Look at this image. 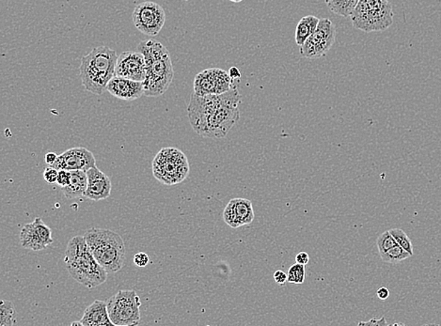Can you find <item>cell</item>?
<instances>
[{
  "label": "cell",
  "instance_id": "6da1fadb",
  "mask_svg": "<svg viewBox=\"0 0 441 326\" xmlns=\"http://www.w3.org/2000/svg\"><path fill=\"white\" fill-rule=\"evenodd\" d=\"M238 88L227 93L198 96L192 93L188 106V120L194 131L204 138H223L240 118Z\"/></svg>",
  "mask_w": 441,
  "mask_h": 326
},
{
  "label": "cell",
  "instance_id": "7a4b0ae2",
  "mask_svg": "<svg viewBox=\"0 0 441 326\" xmlns=\"http://www.w3.org/2000/svg\"><path fill=\"white\" fill-rule=\"evenodd\" d=\"M138 51L146 61V76L143 81L144 96L158 97L168 90L174 76L173 64L168 50L156 40L141 41Z\"/></svg>",
  "mask_w": 441,
  "mask_h": 326
},
{
  "label": "cell",
  "instance_id": "3957f363",
  "mask_svg": "<svg viewBox=\"0 0 441 326\" xmlns=\"http://www.w3.org/2000/svg\"><path fill=\"white\" fill-rule=\"evenodd\" d=\"M64 262L71 277L88 289L102 285L108 280V272L93 257L85 236H76L70 240Z\"/></svg>",
  "mask_w": 441,
  "mask_h": 326
},
{
  "label": "cell",
  "instance_id": "277c9868",
  "mask_svg": "<svg viewBox=\"0 0 441 326\" xmlns=\"http://www.w3.org/2000/svg\"><path fill=\"white\" fill-rule=\"evenodd\" d=\"M118 56L108 46L96 47L81 58L79 75L83 87L88 93L101 96L115 76Z\"/></svg>",
  "mask_w": 441,
  "mask_h": 326
},
{
  "label": "cell",
  "instance_id": "5b68a950",
  "mask_svg": "<svg viewBox=\"0 0 441 326\" xmlns=\"http://www.w3.org/2000/svg\"><path fill=\"white\" fill-rule=\"evenodd\" d=\"M91 253L108 272H117L126 260V245L119 234L109 230L93 229L85 233Z\"/></svg>",
  "mask_w": 441,
  "mask_h": 326
},
{
  "label": "cell",
  "instance_id": "8992f818",
  "mask_svg": "<svg viewBox=\"0 0 441 326\" xmlns=\"http://www.w3.org/2000/svg\"><path fill=\"white\" fill-rule=\"evenodd\" d=\"M393 9L389 0H360L351 16L354 28L371 34L386 31L393 24Z\"/></svg>",
  "mask_w": 441,
  "mask_h": 326
},
{
  "label": "cell",
  "instance_id": "52a82bcc",
  "mask_svg": "<svg viewBox=\"0 0 441 326\" xmlns=\"http://www.w3.org/2000/svg\"><path fill=\"white\" fill-rule=\"evenodd\" d=\"M189 173L188 159L176 148H164L153 162L156 179L167 185H174L186 179Z\"/></svg>",
  "mask_w": 441,
  "mask_h": 326
},
{
  "label": "cell",
  "instance_id": "ba28073f",
  "mask_svg": "<svg viewBox=\"0 0 441 326\" xmlns=\"http://www.w3.org/2000/svg\"><path fill=\"white\" fill-rule=\"evenodd\" d=\"M109 318L118 326L138 325L141 301L135 290H120L106 302Z\"/></svg>",
  "mask_w": 441,
  "mask_h": 326
},
{
  "label": "cell",
  "instance_id": "9c48e42d",
  "mask_svg": "<svg viewBox=\"0 0 441 326\" xmlns=\"http://www.w3.org/2000/svg\"><path fill=\"white\" fill-rule=\"evenodd\" d=\"M335 39L336 28L333 21L328 19H320L312 36L300 46V54L308 59L324 57L335 43Z\"/></svg>",
  "mask_w": 441,
  "mask_h": 326
},
{
  "label": "cell",
  "instance_id": "30bf717a",
  "mask_svg": "<svg viewBox=\"0 0 441 326\" xmlns=\"http://www.w3.org/2000/svg\"><path fill=\"white\" fill-rule=\"evenodd\" d=\"M132 19L138 31L147 36L153 37L161 34L166 22V13L158 3L145 1L136 6Z\"/></svg>",
  "mask_w": 441,
  "mask_h": 326
},
{
  "label": "cell",
  "instance_id": "8fae6325",
  "mask_svg": "<svg viewBox=\"0 0 441 326\" xmlns=\"http://www.w3.org/2000/svg\"><path fill=\"white\" fill-rule=\"evenodd\" d=\"M233 81L226 71L220 68L206 69L195 76L194 93L201 96L225 93L233 88Z\"/></svg>",
  "mask_w": 441,
  "mask_h": 326
},
{
  "label": "cell",
  "instance_id": "7c38bea8",
  "mask_svg": "<svg viewBox=\"0 0 441 326\" xmlns=\"http://www.w3.org/2000/svg\"><path fill=\"white\" fill-rule=\"evenodd\" d=\"M20 242L23 248L34 251L46 250L53 244L52 231L41 218H35L32 223L26 224L20 233Z\"/></svg>",
  "mask_w": 441,
  "mask_h": 326
},
{
  "label": "cell",
  "instance_id": "4fadbf2b",
  "mask_svg": "<svg viewBox=\"0 0 441 326\" xmlns=\"http://www.w3.org/2000/svg\"><path fill=\"white\" fill-rule=\"evenodd\" d=\"M52 167L57 168L58 170L88 171L90 168L96 167V160L93 153L86 148L76 147L65 151L59 156L57 161L52 165Z\"/></svg>",
  "mask_w": 441,
  "mask_h": 326
},
{
  "label": "cell",
  "instance_id": "5bb4252c",
  "mask_svg": "<svg viewBox=\"0 0 441 326\" xmlns=\"http://www.w3.org/2000/svg\"><path fill=\"white\" fill-rule=\"evenodd\" d=\"M115 76L143 82L146 61L140 51H126L118 56Z\"/></svg>",
  "mask_w": 441,
  "mask_h": 326
},
{
  "label": "cell",
  "instance_id": "9a60e30c",
  "mask_svg": "<svg viewBox=\"0 0 441 326\" xmlns=\"http://www.w3.org/2000/svg\"><path fill=\"white\" fill-rule=\"evenodd\" d=\"M106 91L112 96L128 102L144 96L143 82L116 76L108 83Z\"/></svg>",
  "mask_w": 441,
  "mask_h": 326
},
{
  "label": "cell",
  "instance_id": "2e32d148",
  "mask_svg": "<svg viewBox=\"0 0 441 326\" xmlns=\"http://www.w3.org/2000/svg\"><path fill=\"white\" fill-rule=\"evenodd\" d=\"M88 188L84 198L88 200L99 201L109 198L111 193V182L109 178L102 171L93 167L87 171Z\"/></svg>",
  "mask_w": 441,
  "mask_h": 326
},
{
  "label": "cell",
  "instance_id": "e0dca14e",
  "mask_svg": "<svg viewBox=\"0 0 441 326\" xmlns=\"http://www.w3.org/2000/svg\"><path fill=\"white\" fill-rule=\"evenodd\" d=\"M82 326L113 325L109 318L106 302L96 300L84 311L81 319Z\"/></svg>",
  "mask_w": 441,
  "mask_h": 326
},
{
  "label": "cell",
  "instance_id": "ac0fdd59",
  "mask_svg": "<svg viewBox=\"0 0 441 326\" xmlns=\"http://www.w3.org/2000/svg\"><path fill=\"white\" fill-rule=\"evenodd\" d=\"M70 182L64 188H61L65 197L73 198L84 197L88 188L87 171L74 170L70 171Z\"/></svg>",
  "mask_w": 441,
  "mask_h": 326
},
{
  "label": "cell",
  "instance_id": "d6986e66",
  "mask_svg": "<svg viewBox=\"0 0 441 326\" xmlns=\"http://www.w3.org/2000/svg\"><path fill=\"white\" fill-rule=\"evenodd\" d=\"M320 19L315 16H307L302 17L295 29V43L298 46H303L305 41L312 36L313 32L318 29Z\"/></svg>",
  "mask_w": 441,
  "mask_h": 326
},
{
  "label": "cell",
  "instance_id": "ffe728a7",
  "mask_svg": "<svg viewBox=\"0 0 441 326\" xmlns=\"http://www.w3.org/2000/svg\"><path fill=\"white\" fill-rule=\"evenodd\" d=\"M359 1L360 0H325V5L331 13L345 19L351 17Z\"/></svg>",
  "mask_w": 441,
  "mask_h": 326
},
{
  "label": "cell",
  "instance_id": "44dd1931",
  "mask_svg": "<svg viewBox=\"0 0 441 326\" xmlns=\"http://www.w3.org/2000/svg\"><path fill=\"white\" fill-rule=\"evenodd\" d=\"M235 210L242 226L253 223L254 211L253 203L247 198H235Z\"/></svg>",
  "mask_w": 441,
  "mask_h": 326
},
{
  "label": "cell",
  "instance_id": "7402d4cb",
  "mask_svg": "<svg viewBox=\"0 0 441 326\" xmlns=\"http://www.w3.org/2000/svg\"><path fill=\"white\" fill-rule=\"evenodd\" d=\"M16 324V310L10 301L0 302V326H13Z\"/></svg>",
  "mask_w": 441,
  "mask_h": 326
},
{
  "label": "cell",
  "instance_id": "603a6c76",
  "mask_svg": "<svg viewBox=\"0 0 441 326\" xmlns=\"http://www.w3.org/2000/svg\"><path fill=\"white\" fill-rule=\"evenodd\" d=\"M380 257L384 263L397 265V263L412 256L407 251H405L404 248H401L400 245H396L395 247L390 248L389 250L380 254Z\"/></svg>",
  "mask_w": 441,
  "mask_h": 326
},
{
  "label": "cell",
  "instance_id": "cb8c5ba5",
  "mask_svg": "<svg viewBox=\"0 0 441 326\" xmlns=\"http://www.w3.org/2000/svg\"><path fill=\"white\" fill-rule=\"evenodd\" d=\"M223 218L225 223L229 225L233 229H238V228L242 226L240 221H239L238 213H236L235 198L228 203L226 208L224 210Z\"/></svg>",
  "mask_w": 441,
  "mask_h": 326
},
{
  "label": "cell",
  "instance_id": "d4e9b609",
  "mask_svg": "<svg viewBox=\"0 0 441 326\" xmlns=\"http://www.w3.org/2000/svg\"><path fill=\"white\" fill-rule=\"evenodd\" d=\"M390 233L395 237L397 244L400 245L401 248H404L405 251H407L411 256H413L412 243H411V240L410 237L407 236V234L402 229H392L390 230Z\"/></svg>",
  "mask_w": 441,
  "mask_h": 326
},
{
  "label": "cell",
  "instance_id": "484cf974",
  "mask_svg": "<svg viewBox=\"0 0 441 326\" xmlns=\"http://www.w3.org/2000/svg\"><path fill=\"white\" fill-rule=\"evenodd\" d=\"M287 275H288L289 283L303 284L305 277H306L305 265H300V263H295V265H293L291 268H289Z\"/></svg>",
  "mask_w": 441,
  "mask_h": 326
},
{
  "label": "cell",
  "instance_id": "4316f807",
  "mask_svg": "<svg viewBox=\"0 0 441 326\" xmlns=\"http://www.w3.org/2000/svg\"><path fill=\"white\" fill-rule=\"evenodd\" d=\"M396 245H398L397 242L395 241V237L390 234V230L385 231L380 236H378L377 240V245L380 254L384 253V252L389 250L390 248L395 247Z\"/></svg>",
  "mask_w": 441,
  "mask_h": 326
},
{
  "label": "cell",
  "instance_id": "83f0119b",
  "mask_svg": "<svg viewBox=\"0 0 441 326\" xmlns=\"http://www.w3.org/2000/svg\"><path fill=\"white\" fill-rule=\"evenodd\" d=\"M59 170L54 167L46 168L44 171V179L49 185L57 183Z\"/></svg>",
  "mask_w": 441,
  "mask_h": 326
},
{
  "label": "cell",
  "instance_id": "f1b7e54d",
  "mask_svg": "<svg viewBox=\"0 0 441 326\" xmlns=\"http://www.w3.org/2000/svg\"><path fill=\"white\" fill-rule=\"evenodd\" d=\"M150 263V258L143 252H138L134 256V263L138 268H145Z\"/></svg>",
  "mask_w": 441,
  "mask_h": 326
},
{
  "label": "cell",
  "instance_id": "f546056e",
  "mask_svg": "<svg viewBox=\"0 0 441 326\" xmlns=\"http://www.w3.org/2000/svg\"><path fill=\"white\" fill-rule=\"evenodd\" d=\"M71 173L65 170H59L57 183L61 188H64L70 182Z\"/></svg>",
  "mask_w": 441,
  "mask_h": 326
},
{
  "label": "cell",
  "instance_id": "4dcf8cb0",
  "mask_svg": "<svg viewBox=\"0 0 441 326\" xmlns=\"http://www.w3.org/2000/svg\"><path fill=\"white\" fill-rule=\"evenodd\" d=\"M273 277L275 282L279 284L280 286L285 285V284L288 282V275L281 271V270H278V271L275 272Z\"/></svg>",
  "mask_w": 441,
  "mask_h": 326
},
{
  "label": "cell",
  "instance_id": "1f68e13d",
  "mask_svg": "<svg viewBox=\"0 0 441 326\" xmlns=\"http://www.w3.org/2000/svg\"><path fill=\"white\" fill-rule=\"evenodd\" d=\"M359 325H389L386 322L385 317H382L381 319H371L368 322H361Z\"/></svg>",
  "mask_w": 441,
  "mask_h": 326
},
{
  "label": "cell",
  "instance_id": "d6a6232c",
  "mask_svg": "<svg viewBox=\"0 0 441 326\" xmlns=\"http://www.w3.org/2000/svg\"><path fill=\"white\" fill-rule=\"evenodd\" d=\"M310 262V256L309 254L306 253V252L302 251L300 253L297 255L295 257V263H300L302 265H307Z\"/></svg>",
  "mask_w": 441,
  "mask_h": 326
},
{
  "label": "cell",
  "instance_id": "836d02e7",
  "mask_svg": "<svg viewBox=\"0 0 441 326\" xmlns=\"http://www.w3.org/2000/svg\"><path fill=\"white\" fill-rule=\"evenodd\" d=\"M377 295L381 300H387L390 296V290L386 287H381L380 289L377 290Z\"/></svg>",
  "mask_w": 441,
  "mask_h": 326
},
{
  "label": "cell",
  "instance_id": "e575fe53",
  "mask_svg": "<svg viewBox=\"0 0 441 326\" xmlns=\"http://www.w3.org/2000/svg\"><path fill=\"white\" fill-rule=\"evenodd\" d=\"M58 156H57L55 153H49L46 154V156H44V160H46L47 165H52L56 161H57Z\"/></svg>",
  "mask_w": 441,
  "mask_h": 326
},
{
  "label": "cell",
  "instance_id": "d590c367",
  "mask_svg": "<svg viewBox=\"0 0 441 326\" xmlns=\"http://www.w3.org/2000/svg\"><path fill=\"white\" fill-rule=\"evenodd\" d=\"M228 73H229L230 78H232L233 80L239 79L241 77L240 71H239L238 68L236 67L230 68L229 72Z\"/></svg>",
  "mask_w": 441,
  "mask_h": 326
},
{
  "label": "cell",
  "instance_id": "8d00e7d4",
  "mask_svg": "<svg viewBox=\"0 0 441 326\" xmlns=\"http://www.w3.org/2000/svg\"><path fill=\"white\" fill-rule=\"evenodd\" d=\"M72 325H81L82 326V322H73Z\"/></svg>",
  "mask_w": 441,
  "mask_h": 326
},
{
  "label": "cell",
  "instance_id": "74e56055",
  "mask_svg": "<svg viewBox=\"0 0 441 326\" xmlns=\"http://www.w3.org/2000/svg\"><path fill=\"white\" fill-rule=\"evenodd\" d=\"M229 1H232L233 3H239L243 1V0H229Z\"/></svg>",
  "mask_w": 441,
  "mask_h": 326
}]
</instances>
